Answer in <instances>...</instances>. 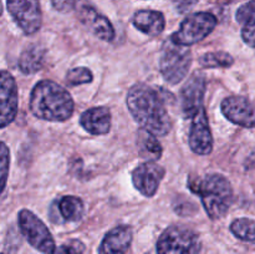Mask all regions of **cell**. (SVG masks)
Wrapping results in <instances>:
<instances>
[{
	"label": "cell",
	"instance_id": "12",
	"mask_svg": "<svg viewBox=\"0 0 255 254\" xmlns=\"http://www.w3.org/2000/svg\"><path fill=\"white\" fill-rule=\"evenodd\" d=\"M17 85L14 76L6 70L0 77V127L5 128L11 124L17 114Z\"/></svg>",
	"mask_w": 255,
	"mask_h": 254
},
{
	"label": "cell",
	"instance_id": "26",
	"mask_svg": "<svg viewBox=\"0 0 255 254\" xmlns=\"http://www.w3.org/2000/svg\"><path fill=\"white\" fill-rule=\"evenodd\" d=\"M82 252H84V244L77 241H71L55 249L54 254H82Z\"/></svg>",
	"mask_w": 255,
	"mask_h": 254
},
{
	"label": "cell",
	"instance_id": "18",
	"mask_svg": "<svg viewBox=\"0 0 255 254\" xmlns=\"http://www.w3.org/2000/svg\"><path fill=\"white\" fill-rule=\"evenodd\" d=\"M45 49L39 44H30L19 57V69L22 74L30 75L39 71L44 65Z\"/></svg>",
	"mask_w": 255,
	"mask_h": 254
},
{
	"label": "cell",
	"instance_id": "15",
	"mask_svg": "<svg viewBox=\"0 0 255 254\" xmlns=\"http://www.w3.org/2000/svg\"><path fill=\"white\" fill-rule=\"evenodd\" d=\"M111 111L109 107L100 106L86 110L80 117V124L94 136L109 133L111 129Z\"/></svg>",
	"mask_w": 255,
	"mask_h": 254
},
{
	"label": "cell",
	"instance_id": "1",
	"mask_svg": "<svg viewBox=\"0 0 255 254\" xmlns=\"http://www.w3.org/2000/svg\"><path fill=\"white\" fill-rule=\"evenodd\" d=\"M127 107L134 121L156 136H166L171 120L157 90L146 84H136L127 94Z\"/></svg>",
	"mask_w": 255,
	"mask_h": 254
},
{
	"label": "cell",
	"instance_id": "9",
	"mask_svg": "<svg viewBox=\"0 0 255 254\" xmlns=\"http://www.w3.org/2000/svg\"><path fill=\"white\" fill-rule=\"evenodd\" d=\"M74 11L80 21L100 40L110 42L115 39V29L111 21L97 10L90 0H75Z\"/></svg>",
	"mask_w": 255,
	"mask_h": 254
},
{
	"label": "cell",
	"instance_id": "7",
	"mask_svg": "<svg viewBox=\"0 0 255 254\" xmlns=\"http://www.w3.org/2000/svg\"><path fill=\"white\" fill-rule=\"evenodd\" d=\"M20 232L30 246L44 254H54L55 241L41 219L37 218L29 209H21L17 214Z\"/></svg>",
	"mask_w": 255,
	"mask_h": 254
},
{
	"label": "cell",
	"instance_id": "27",
	"mask_svg": "<svg viewBox=\"0 0 255 254\" xmlns=\"http://www.w3.org/2000/svg\"><path fill=\"white\" fill-rule=\"evenodd\" d=\"M242 37L248 46L255 49V22L244 25L243 30H242Z\"/></svg>",
	"mask_w": 255,
	"mask_h": 254
},
{
	"label": "cell",
	"instance_id": "21",
	"mask_svg": "<svg viewBox=\"0 0 255 254\" xmlns=\"http://www.w3.org/2000/svg\"><path fill=\"white\" fill-rule=\"evenodd\" d=\"M231 231L241 241L255 244V221L249 218L236 219L231 224Z\"/></svg>",
	"mask_w": 255,
	"mask_h": 254
},
{
	"label": "cell",
	"instance_id": "25",
	"mask_svg": "<svg viewBox=\"0 0 255 254\" xmlns=\"http://www.w3.org/2000/svg\"><path fill=\"white\" fill-rule=\"evenodd\" d=\"M237 21L241 24H253L255 22V0H251L247 4L242 5L237 11Z\"/></svg>",
	"mask_w": 255,
	"mask_h": 254
},
{
	"label": "cell",
	"instance_id": "3",
	"mask_svg": "<svg viewBox=\"0 0 255 254\" xmlns=\"http://www.w3.org/2000/svg\"><path fill=\"white\" fill-rule=\"evenodd\" d=\"M209 218L219 219L227 214L233 203V188L228 179L219 173H212L198 182L196 189Z\"/></svg>",
	"mask_w": 255,
	"mask_h": 254
},
{
	"label": "cell",
	"instance_id": "6",
	"mask_svg": "<svg viewBox=\"0 0 255 254\" xmlns=\"http://www.w3.org/2000/svg\"><path fill=\"white\" fill-rule=\"evenodd\" d=\"M217 22V17L211 12H194L182 21L171 39L182 46H191L206 39L216 29Z\"/></svg>",
	"mask_w": 255,
	"mask_h": 254
},
{
	"label": "cell",
	"instance_id": "23",
	"mask_svg": "<svg viewBox=\"0 0 255 254\" xmlns=\"http://www.w3.org/2000/svg\"><path fill=\"white\" fill-rule=\"evenodd\" d=\"M92 77L94 75L91 70L87 67H74L67 71L65 80L69 86H77V85L90 84L92 81Z\"/></svg>",
	"mask_w": 255,
	"mask_h": 254
},
{
	"label": "cell",
	"instance_id": "10",
	"mask_svg": "<svg viewBox=\"0 0 255 254\" xmlns=\"http://www.w3.org/2000/svg\"><path fill=\"white\" fill-rule=\"evenodd\" d=\"M206 94V77L202 72H194L182 87L181 110L186 119H193L201 109Z\"/></svg>",
	"mask_w": 255,
	"mask_h": 254
},
{
	"label": "cell",
	"instance_id": "8",
	"mask_svg": "<svg viewBox=\"0 0 255 254\" xmlns=\"http://www.w3.org/2000/svg\"><path fill=\"white\" fill-rule=\"evenodd\" d=\"M10 16L24 34L37 32L42 24V12L39 0H6Z\"/></svg>",
	"mask_w": 255,
	"mask_h": 254
},
{
	"label": "cell",
	"instance_id": "16",
	"mask_svg": "<svg viewBox=\"0 0 255 254\" xmlns=\"http://www.w3.org/2000/svg\"><path fill=\"white\" fill-rule=\"evenodd\" d=\"M132 242V229L128 226H119L111 229L102 239L99 254H125Z\"/></svg>",
	"mask_w": 255,
	"mask_h": 254
},
{
	"label": "cell",
	"instance_id": "28",
	"mask_svg": "<svg viewBox=\"0 0 255 254\" xmlns=\"http://www.w3.org/2000/svg\"><path fill=\"white\" fill-rule=\"evenodd\" d=\"M52 6L57 10V11L66 12L69 10H74V2L75 0H51Z\"/></svg>",
	"mask_w": 255,
	"mask_h": 254
},
{
	"label": "cell",
	"instance_id": "22",
	"mask_svg": "<svg viewBox=\"0 0 255 254\" xmlns=\"http://www.w3.org/2000/svg\"><path fill=\"white\" fill-rule=\"evenodd\" d=\"M201 66L207 69H219V67H231L234 64V59L231 54L224 51L207 52L199 59Z\"/></svg>",
	"mask_w": 255,
	"mask_h": 254
},
{
	"label": "cell",
	"instance_id": "2",
	"mask_svg": "<svg viewBox=\"0 0 255 254\" xmlns=\"http://www.w3.org/2000/svg\"><path fill=\"white\" fill-rule=\"evenodd\" d=\"M29 105L35 117L50 122L67 121L75 109L71 95L51 80H42L35 85Z\"/></svg>",
	"mask_w": 255,
	"mask_h": 254
},
{
	"label": "cell",
	"instance_id": "11",
	"mask_svg": "<svg viewBox=\"0 0 255 254\" xmlns=\"http://www.w3.org/2000/svg\"><path fill=\"white\" fill-rule=\"evenodd\" d=\"M222 114L234 125L253 128L255 127V104L242 96L226 97L221 105Z\"/></svg>",
	"mask_w": 255,
	"mask_h": 254
},
{
	"label": "cell",
	"instance_id": "19",
	"mask_svg": "<svg viewBox=\"0 0 255 254\" xmlns=\"http://www.w3.org/2000/svg\"><path fill=\"white\" fill-rule=\"evenodd\" d=\"M137 143H138L139 154L143 158L149 159H158L162 156V146L159 141L157 139L156 134L152 132L147 131V129L142 128L138 132V138H137Z\"/></svg>",
	"mask_w": 255,
	"mask_h": 254
},
{
	"label": "cell",
	"instance_id": "14",
	"mask_svg": "<svg viewBox=\"0 0 255 254\" xmlns=\"http://www.w3.org/2000/svg\"><path fill=\"white\" fill-rule=\"evenodd\" d=\"M188 143L192 151L199 156H207L213 149V137L204 107L192 119Z\"/></svg>",
	"mask_w": 255,
	"mask_h": 254
},
{
	"label": "cell",
	"instance_id": "17",
	"mask_svg": "<svg viewBox=\"0 0 255 254\" xmlns=\"http://www.w3.org/2000/svg\"><path fill=\"white\" fill-rule=\"evenodd\" d=\"M132 22L139 31L151 37L162 34L166 26L164 15L156 10H139L133 15Z\"/></svg>",
	"mask_w": 255,
	"mask_h": 254
},
{
	"label": "cell",
	"instance_id": "29",
	"mask_svg": "<svg viewBox=\"0 0 255 254\" xmlns=\"http://www.w3.org/2000/svg\"><path fill=\"white\" fill-rule=\"evenodd\" d=\"M2 254H4V253H2Z\"/></svg>",
	"mask_w": 255,
	"mask_h": 254
},
{
	"label": "cell",
	"instance_id": "24",
	"mask_svg": "<svg viewBox=\"0 0 255 254\" xmlns=\"http://www.w3.org/2000/svg\"><path fill=\"white\" fill-rule=\"evenodd\" d=\"M10 169V151L7 148L6 143L1 142L0 143V178H1V192H4L5 187H6L7 174H9Z\"/></svg>",
	"mask_w": 255,
	"mask_h": 254
},
{
	"label": "cell",
	"instance_id": "4",
	"mask_svg": "<svg viewBox=\"0 0 255 254\" xmlns=\"http://www.w3.org/2000/svg\"><path fill=\"white\" fill-rule=\"evenodd\" d=\"M192 64V52L188 46H182L169 39L164 44L161 59H159V70L163 79L169 85H177L183 81L188 75Z\"/></svg>",
	"mask_w": 255,
	"mask_h": 254
},
{
	"label": "cell",
	"instance_id": "5",
	"mask_svg": "<svg viewBox=\"0 0 255 254\" xmlns=\"http://www.w3.org/2000/svg\"><path fill=\"white\" fill-rule=\"evenodd\" d=\"M201 247L196 232L183 226H171L157 242V254H198Z\"/></svg>",
	"mask_w": 255,
	"mask_h": 254
},
{
	"label": "cell",
	"instance_id": "20",
	"mask_svg": "<svg viewBox=\"0 0 255 254\" xmlns=\"http://www.w3.org/2000/svg\"><path fill=\"white\" fill-rule=\"evenodd\" d=\"M59 213L66 222H79L84 217L85 206L82 199L75 196H65L59 201Z\"/></svg>",
	"mask_w": 255,
	"mask_h": 254
},
{
	"label": "cell",
	"instance_id": "13",
	"mask_svg": "<svg viewBox=\"0 0 255 254\" xmlns=\"http://www.w3.org/2000/svg\"><path fill=\"white\" fill-rule=\"evenodd\" d=\"M164 168L156 162L148 161L137 166L132 172V183L144 197H153L164 177Z\"/></svg>",
	"mask_w": 255,
	"mask_h": 254
}]
</instances>
